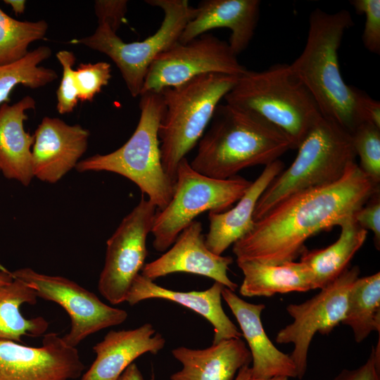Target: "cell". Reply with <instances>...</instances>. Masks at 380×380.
I'll return each mask as SVG.
<instances>
[{
    "label": "cell",
    "instance_id": "obj_10",
    "mask_svg": "<svg viewBox=\"0 0 380 380\" xmlns=\"http://www.w3.org/2000/svg\"><path fill=\"white\" fill-rule=\"evenodd\" d=\"M156 210L142 195L107 241L98 290L113 305L125 302L133 280L145 265L146 239L151 232Z\"/></svg>",
    "mask_w": 380,
    "mask_h": 380
},
{
    "label": "cell",
    "instance_id": "obj_8",
    "mask_svg": "<svg viewBox=\"0 0 380 380\" xmlns=\"http://www.w3.org/2000/svg\"><path fill=\"white\" fill-rule=\"evenodd\" d=\"M252 182L236 175L217 179L194 170L186 158L179 163L171 200L156 212L151 234L158 252L170 247L195 217L206 212H224L237 202Z\"/></svg>",
    "mask_w": 380,
    "mask_h": 380
},
{
    "label": "cell",
    "instance_id": "obj_35",
    "mask_svg": "<svg viewBox=\"0 0 380 380\" xmlns=\"http://www.w3.org/2000/svg\"><path fill=\"white\" fill-rule=\"evenodd\" d=\"M126 0H96L94 3L95 14L99 23H106L117 32L127 11Z\"/></svg>",
    "mask_w": 380,
    "mask_h": 380
},
{
    "label": "cell",
    "instance_id": "obj_14",
    "mask_svg": "<svg viewBox=\"0 0 380 380\" xmlns=\"http://www.w3.org/2000/svg\"><path fill=\"white\" fill-rule=\"evenodd\" d=\"M84 368L76 348L57 333L45 334L39 347L0 340V380H72Z\"/></svg>",
    "mask_w": 380,
    "mask_h": 380
},
{
    "label": "cell",
    "instance_id": "obj_31",
    "mask_svg": "<svg viewBox=\"0 0 380 380\" xmlns=\"http://www.w3.org/2000/svg\"><path fill=\"white\" fill-rule=\"evenodd\" d=\"M111 72V65L107 62L80 63L75 70L79 100L92 101L102 88L108 85Z\"/></svg>",
    "mask_w": 380,
    "mask_h": 380
},
{
    "label": "cell",
    "instance_id": "obj_43",
    "mask_svg": "<svg viewBox=\"0 0 380 380\" xmlns=\"http://www.w3.org/2000/svg\"><path fill=\"white\" fill-rule=\"evenodd\" d=\"M151 380H154V376H153V374L152 375V378H151Z\"/></svg>",
    "mask_w": 380,
    "mask_h": 380
},
{
    "label": "cell",
    "instance_id": "obj_13",
    "mask_svg": "<svg viewBox=\"0 0 380 380\" xmlns=\"http://www.w3.org/2000/svg\"><path fill=\"white\" fill-rule=\"evenodd\" d=\"M360 272L358 266L347 268L334 282L310 299L286 307L293 322L277 333L275 341L277 343L294 345L289 355L296 365L299 379L305 374L308 350L315 334L318 332L328 335L344 319L348 293Z\"/></svg>",
    "mask_w": 380,
    "mask_h": 380
},
{
    "label": "cell",
    "instance_id": "obj_25",
    "mask_svg": "<svg viewBox=\"0 0 380 380\" xmlns=\"http://www.w3.org/2000/svg\"><path fill=\"white\" fill-rule=\"evenodd\" d=\"M338 239L321 249L305 250L300 262L309 269L313 289H323L334 282L348 267L351 259L364 244L367 231L360 227L353 217L341 225Z\"/></svg>",
    "mask_w": 380,
    "mask_h": 380
},
{
    "label": "cell",
    "instance_id": "obj_16",
    "mask_svg": "<svg viewBox=\"0 0 380 380\" xmlns=\"http://www.w3.org/2000/svg\"><path fill=\"white\" fill-rule=\"evenodd\" d=\"M89 131L46 116L36 129L32 150L34 177L49 184L75 168L88 147Z\"/></svg>",
    "mask_w": 380,
    "mask_h": 380
},
{
    "label": "cell",
    "instance_id": "obj_29",
    "mask_svg": "<svg viewBox=\"0 0 380 380\" xmlns=\"http://www.w3.org/2000/svg\"><path fill=\"white\" fill-rule=\"evenodd\" d=\"M48 27L44 20L20 21L0 8V66L23 58L31 43L45 37Z\"/></svg>",
    "mask_w": 380,
    "mask_h": 380
},
{
    "label": "cell",
    "instance_id": "obj_1",
    "mask_svg": "<svg viewBox=\"0 0 380 380\" xmlns=\"http://www.w3.org/2000/svg\"><path fill=\"white\" fill-rule=\"evenodd\" d=\"M379 191V184L353 161L338 180L296 193L255 221L233 244L236 260L268 265L295 261L307 249L308 239L353 217Z\"/></svg>",
    "mask_w": 380,
    "mask_h": 380
},
{
    "label": "cell",
    "instance_id": "obj_12",
    "mask_svg": "<svg viewBox=\"0 0 380 380\" xmlns=\"http://www.w3.org/2000/svg\"><path fill=\"white\" fill-rule=\"evenodd\" d=\"M246 70L228 42L203 34L185 44L178 42L159 53L148 69L141 94L160 92L203 74L240 76Z\"/></svg>",
    "mask_w": 380,
    "mask_h": 380
},
{
    "label": "cell",
    "instance_id": "obj_7",
    "mask_svg": "<svg viewBox=\"0 0 380 380\" xmlns=\"http://www.w3.org/2000/svg\"><path fill=\"white\" fill-rule=\"evenodd\" d=\"M297 149L291 165L273 179L258 199L254 222L296 193L338 180L356 157L351 134L322 116Z\"/></svg>",
    "mask_w": 380,
    "mask_h": 380
},
{
    "label": "cell",
    "instance_id": "obj_41",
    "mask_svg": "<svg viewBox=\"0 0 380 380\" xmlns=\"http://www.w3.org/2000/svg\"><path fill=\"white\" fill-rule=\"evenodd\" d=\"M13 279L12 273L6 270L0 271V286L11 282Z\"/></svg>",
    "mask_w": 380,
    "mask_h": 380
},
{
    "label": "cell",
    "instance_id": "obj_34",
    "mask_svg": "<svg viewBox=\"0 0 380 380\" xmlns=\"http://www.w3.org/2000/svg\"><path fill=\"white\" fill-rule=\"evenodd\" d=\"M380 194H373L367 202L353 215L357 224L365 230L374 233V244L378 250L380 246Z\"/></svg>",
    "mask_w": 380,
    "mask_h": 380
},
{
    "label": "cell",
    "instance_id": "obj_32",
    "mask_svg": "<svg viewBox=\"0 0 380 380\" xmlns=\"http://www.w3.org/2000/svg\"><path fill=\"white\" fill-rule=\"evenodd\" d=\"M56 56L63 68L62 78L56 91V108L61 114L70 113L74 110L79 101L73 69L76 57L72 51L67 50L60 51Z\"/></svg>",
    "mask_w": 380,
    "mask_h": 380
},
{
    "label": "cell",
    "instance_id": "obj_26",
    "mask_svg": "<svg viewBox=\"0 0 380 380\" xmlns=\"http://www.w3.org/2000/svg\"><path fill=\"white\" fill-rule=\"evenodd\" d=\"M37 298L32 288L14 277L0 286V340L22 343L23 336L39 337L46 331L49 324L46 319H27L20 312L22 305H34Z\"/></svg>",
    "mask_w": 380,
    "mask_h": 380
},
{
    "label": "cell",
    "instance_id": "obj_37",
    "mask_svg": "<svg viewBox=\"0 0 380 380\" xmlns=\"http://www.w3.org/2000/svg\"><path fill=\"white\" fill-rule=\"evenodd\" d=\"M360 104L365 122L380 128V103L361 91Z\"/></svg>",
    "mask_w": 380,
    "mask_h": 380
},
{
    "label": "cell",
    "instance_id": "obj_21",
    "mask_svg": "<svg viewBox=\"0 0 380 380\" xmlns=\"http://www.w3.org/2000/svg\"><path fill=\"white\" fill-rule=\"evenodd\" d=\"M284 167L279 159L267 165L234 207L221 213L209 212V230L205 236L208 250L222 255L231 245L251 230L254 224L253 213L258 199L273 179L283 171Z\"/></svg>",
    "mask_w": 380,
    "mask_h": 380
},
{
    "label": "cell",
    "instance_id": "obj_11",
    "mask_svg": "<svg viewBox=\"0 0 380 380\" xmlns=\"http://www.w3.org/2000/svg\"><path fill=\"white\" fill-rule=\"evenodd\" d=\"M12 275L32 288L38 298L53 301L67 312L70 329L62 338L69 346L76 348L91 334L120 324L128 317L125 310L104 303L94 293L66 277L28 267L18 269Z\"/></svg>",
    "mask_w": 380,
    "mask_h": 380
},
{
    "label": "cell",
    "instance_id": "obj_17",
    "mask_svg": "<svg viewBox=\"0 0 380 380\" xmlns=\"http://www.w3.org/2000/svg\"><path fill=\"white\" fill-rule=\"evenodd\" d=\"M259 0H204L184 27L179 42L185 44L215 28L231 31L228 42L237 56L249 45L259 19Z\"/></svg>",
    "mask_w": 380,
    "mask_h": 380
},
{
    "label": "cell",
    "instance_id": "obj_4",
    "mask_svg": "<svg viewBox=\"0 0 380 380\" xmlns=\"http://www.w3.org/2000/svg\"><path fill=\"white\" fill-rule=\"evenodd\" d=\"M255 113L279 129L297 149L322 116L312 96L288 64L262 71L246 70L224 98Z\"/></svg>",
    "mask_w": 380,
    "mask_h": 380
},
{
    "label": "cell",
    "instance_id": "obj_19",
    "mask_svg": "<svg viewBox=\"0 0 380 380\" xmlns=\"http://www.w3.org/2000/svg\"><path fill=\"white\" fill-rule=\"evenodd\" d=\"M165 344V339L150 323L134 329L111 330L93 347L96 358L81 380H118L137 357L146 353L156 355Z\"/></svg>",
    "mask_w": 380,
    "mask_h": 380
},
{
    "label": "cell",
    "instance_id": "obj_28",
    "mask_svg": "<svg viewBox=\"0 0 380 380\" xmlns=\"http://www.w3.org/2000/svg\"><path fill=\"white\" fill-rule=\"evenodd\" d=\"M51 55L47 46H40L29 51L20 61L0 66V104L10 101V94L18 85L30 89H39L58 78L56 72L39 65Z\"/></svg>",
    "mask_w": 380,
    "mask_h": 380
},
{
    "label": "cell",
    "instance_id": "obj_15",
    "mask_svg": "<svg viewBox=\"0 0 380 380\" xmlns=\"http://www.w3.org/2000/svg\"><path fill=\"white\" fill-rule=\"evenodd\" d=\"M232 262V257L218 255L208 250L202 224L194 220L179 234L168 251L145 264L140 274L153 281L175 272L191 273L213 279L235 291L238 285L227 275Z\"/></svg>",
    "mask_w": 380,
    "mask_h": 380
},
{
    "label": "cell",
    "instance_id": "obj_3",
    "mask_svg": "<svg viewBox=\"0 0 380 380\" xmlns=\"http://www.w3.org/2000/svg\"><path fill=\"white\" fill-rule=\"evenodd\" d=\"M190 163L198 173L226 179L245 168L275 161L290 149L289 139L255 113L219 104Z\"/></svg>",
    "mask_w": 380,
    "mask_h": 380
},
{
    "label": "cell",
    "instance_id": "obj_42",
    "mask_svg": "<svg viewBox=\"0 0 380 380\" xmlns=\"http://www.w3.org/2000/svg\"><path fill=\"white\" fill-rule=\"evenodd\" d=\"M289 378L286 377V376H274L271 379H254V378H251L250 380H289L288 379Z\"/></svg>",
    "mask_w": 380,
    "mask_h": 380
},
{
    "label": "cell",
    "instance_id": "obj_20",
    "mask_svg": "<svg viewBox=\"0 0 380 380\" xmlns=\"http://www.w3.org/2000/svg\"><path fill=\"white\" fill-rule=\"evenodd\" d=\"M219 282L205 291H176L165 289L140 273L133 280L125 302L134 305L152 298L168 300L180 304L205 317L214 327L213 344L230 338H241V332L230 320L222 306V291Z\"/></svg>",
    "mask_w": 380,
    "mask_h": 380
},
{
    "label": "cell",
    "instance_id": "obj_18",
    "mask_svg": "<svg viewBox=\"0 0 380 380\" xmlns=\"http://www.w3.org/2000/svg\"><path fill=\"white\" fill-rule=\"evenodd\" d=\"M222 297L236 317L242 336L248 345L253 361L251 377L260 379L279 376L297 378L296 365L290 355L276 348L263 328L260 316L265 305L248 303L226 287L222 289Z\"/></svg>",
    "mask_w": 380,
    "mask_h": 380
},
{
    "label": "cell",
    "instance_id": "obj_39",
    "mask_svg": "<svg viewBox=\"0 0 380 380\" xmlns=\"http://www.w3.org/2000/svg\"><path fill=\"white\" fill-rule=\"evenodd\" d=\"M4 2L10 5L15 15H21L25 10L26 1L24 0H4Z\"/></svg>",
    "mask_w": 380,
    "mask_h": 380
},
{
    "label": "cell",
    "instance_id": "obj_23",
    "mask_svg": "<svg viewBox=\"0 0 380 380\" xmlns=\"http://www.w3.org/2000/svg\"><path fill=\"white\" fill-rule=\"evenodd\" d=\"M172 353L183 367L171 375V380H233L252 360L241 338L222 340L204 349L178 347Z\"/></svg>",
    "mask_w": 380,
    "mask_h": 380
},
{
    "label": "cell",
    "instance_id": "obj_27",
    "mask_svg": "<svg viewBox=\"0 0 380 380\" xmlns=\"http://www.w3.org/2000/svg\"><path fill=\"white\" fill-rule=\"evenodd\" d=\"M357 343L373 331H380V273L358 277L349 291L345 317Z\"/></svg>",
    "mask_w": 380,
    "mask_h": 380
},
{
    "label": "cell",
    "instance_id": "obj_24",
    "mask_svg": "<svg viewBox=\"0 0 380 380\" xmlns=\"http://www.w3.org/2000/svg\"><path fill=\"white\" fill-rule=\"evenodd\" d=\"M243 274L241 296L270 297L277 293L313 289L311 273L302 262L268 265L254 260H236Z\"/></svg>",
    "mask_w": 380,
    "mask_h": 380
},
{
    "label": "cell",
    "instance_id": "obj_22",
    "mask_svg": "<svg viewBox=\"0 0 380 380\" xmlns=\"http://www.w3.org/2000/svg\"><path fill=\"white\" fill-rule=\"evenodd\" d=\"M35 106V100L30 96L0 106V171L6 178L25 186L34 178L31 146L34 137L25 132L24 122L27 119L26 111Z\"/></svg>",
    "mask_w": 380,
    "mask_h": 380
},
{
    "label": "cell",
    "instance_id": "obj_6",
    "mask_svg": "<svg viewBox=\"0 0 380 380\" xmlns=\"http://www.w3.org/2000/svg\"><path fill=\"white\" fill-rule=\"evenodd\" d=\"M140 118L134 133L120 148L107 154H96L80 160L79 172L106 171L120 175L133 182L157 210L172 198L174 183L165 174L158 137L165 112L160 92L140 95Z\"/></svg>",
    "mask_w": 380,
    "mask_h": 380
},
{
    "label": "cell",
    "instance_id": "obj_38",
    "mask_svg": "<svg viewBox=\"0 0 380 380\" xmlns=\"http://www.w3.org/2000/svg\"><path fill=\"white\" fill-rule=\"evenodd\" d=\"M118 380H144V379L138 367L133 362L125 369Z\"/></svg>",
    "mask_w": 380,
    "mask_h": 380
},
{
    "label": "cell",
    "instance_id": "obj_9",
    "mask_svg": "<svg viewBox=\"0 0 380 380\" xmlns=\"http://www.w3.org/2000/svg\"><path fill=\"white\" fill-rule=\"evenodd\" d=\"M161 8L164 18L158 30L141 42H125L106 23H99L91 35L74 39L68 43L80 44L108 56L118 68L133 97L140 96L148 69L161 52L179 42L197 9L186 0H147Z\"/></svg>",
    "mask_w": 380,
    "mask_h": 380
},
{
    "label": "cell",
    "instance_id": "obj_40",
    "mask_svg": "<svg viewBox=\"0 0 380 380\" xmlns=\"http://www.w3.org/2000/svg\"><path fill=\"white\" fill-rule=\"evenodd\" d=\"M251 378V369L249 365L242 367L238 372L235 380H250Z\"/></svg>",
    "mask_w": 380,
    "mask_h": 380
},
{
    "label": "cell",
    "instance_id": "obj_36",
    "mask_svg": "<svg viewBox=\"0 0 380 380\" xmlns=\"http://www.w3.org/2000/svg\"><path fill=\"white\" fill-rule=\"evenodd\" d=\"M334 380H380L379 346L372 348L365 364L355 369H343Z\"/></svg>",
    "mask_w": 380,
    "mask_h": 380
},
{
    "label": "cell",
    "instance_id": "obj_5",
    "mask_svg": "<svg viewBox=\"0 0 380 380\" xmlns=\"http://www.w3.org/2000/svg\"><path fill=\"white\" fill-rule=\"evenodd\" d=\"M239 76L207 73L160 92L165 104L158 137L161 163L175 184L179 162L197 144Z\"/></svg>",
    "mask_w": 380,
    "mask_h": 380
},
{
    "label": "cell",
    "instance_id": "obj_30",
    "mask_svg": "<svg viewBox=\"0 0 380 380\" xmlns=\"http://www.w3.org/2000/svg\"><path fill=\"white\" fill-rule=\"evenodd\" d=\"M356 156L360 157L362 171L374 182H380V128L364 122L351 134Z\"/></svg>",
    "mask_w": 380,
    "mask_h": 380
},
{
    "label": "cell",
    "instance_id": "obj_33",
    "mask_svg": "<svg viewBox=\"0 0 380 380\" xmlns=\"http://www.w3.org/2000/svg\"><path fill=\"white\" fill-rule=\"evenodd\" d=\"M350 4L360 14L365 16L362 36L365 47L370 52L380 53V1L353 0Z\"/></svg>",
    "mask_w": 380,
    "mask_h": 380
},
{
    "label": "cell",
    "instance_id": "obj_2",
    "mask_svg": "<svg viewBox=\"0 0 380 380\" xmlns=\"http://www.w3.org/2000/svg\"><path fill=\"white\" fill-rule=\"evenodd\" d=\"M353 25L347 10L330 13L315 8L310 15L305 47L289 65L312 96L322 116L350 134L365 122L360 104L361 91L346 84L338 63L341 40Z\"/></svg>",
    "mask_w": 380,
    "mask_h": 380
}]
</instances>
